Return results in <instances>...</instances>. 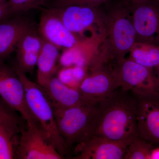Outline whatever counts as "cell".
<instances>
[{
  "label": "cell",
  "mask_w": 159,
  "mask_h": 159,
  "mask_svg": "<svg viewBox=\"0 0 159 159\" xmlns=\"http://www.w3.org/2000/svg\"><path fill=\"white\" fill-rule=\"evenodd\" d=\"M137 111L134 95L131 92L118 89L98 102L90 127L83 141L93 136H99L127 146L140 136Z\"/></svg>",
  "instance_id": "6da1fadb"
},
{
  "label": "cell",
  "mask_w": 159,
  "mask_h": 159,
  "mask_svg": "<svg viewBox=\"0 0 159 159\" xmlns=\"http://www.w3.org/2000/svg\"><path fill=\"white\" fill-rule=\"evenodd\" d=\"M103 5L105 42L102 51L107 63H116L125 59L135 43V31L127 3L111 0Z\"/></svg>",
  "instance_id": "7a4b0ae2"
},
{
  "label": "cell",
  "mask_w": 159,
  "mask_h": 159,
  "mask_svg": "<svg viewBox=\"0 0 159 159\" xmlns=\"http://www.w3.org/2000/svg\"><path fill=\"white\" fill-rule=\"evenodd\" d=\"M14 67L24 85L26 101L31 113L58 152L64 157L67 153L68 147L58 131L54 108L51 102L37 83L30 80L27 74L21 71L16 66Z\"/></svg>",
  "instance_id": "3957f363"
},
{
  "label": "cell",
  "mask_w": 159,
  "mask_h": 159,
  "mask_svg": "<svg viewBox=\"0 0 159 159\" xmlns=\"http://www.w3.org/2000/svg\"><path fill=\"white\" fill-rule=\"evenodd\" d=\"M98 103L85 102L66 108H54L55 121L61 135L68 147L85 139Z\"/></svg>",
  "instance_id": "277c9868"
},
{
  "label": "cell",
  "mask_w": 159,
  "mask_h": 159,
  "mask_svg": "<svg viewBox=\"0 0 159 159\" xmlns=\"http://www.w3.org/2000/svg\"><path fill=\"white\" fill-rule=\"evenodd\" d=\"M109 65L123 90L135 95L159 93L153 69L141 65L129 58Z\"/></svg>",
  "instance_id": "5b68a950"
},
{
  "label": "cell",
  "mask_w": 159,
  "mask_h": 159,
  "mask_svg": "<svg viewBox=\"0 0 159 159\" xmlns=\"http://www.w3.org/2000/svg\"><path fill=\"white\" fill-rule=\"evenodd\" d=\"M0 97L13 110L18 112L27 126L39 125L26 101L25 91L14 67L0 61Z\"/></svg>",
  "instance_id": "8992f818"
},
{
  "label": "cell",
  "mask_w": 159,
  "mask_h": 159,
  "mask_svg": "<svg viewBox=\"0 0 159 159\" xmlns=\"http://www.w3.org/2000/svg\"><path fill=\"white\" fill-rule=\"evenodd\" d=\"M88 70L78 89L85 102L98 103L120 88L111 66L107 63L93 66Z\"/></svg>",
  "instance_id": "52a82bcc"
},
{
  "label": "cell",
  "mask_w": 159,
  "mask_h": 159,
  "mask_svg": "<svg viewBox=\"0 0 159 159\" xmlns=\"http://www.w3.org/2000/svg\"><path fill=\"white\" fill-rule=\"evenodd\" d=\"M64 158L39 125L27 126L20 133L16 159Z\"/></svg>",
  "instance_id": "ba28073f"
},
{
  "label": "cell",
  "mask_w": 159,
  "mask_h": 159,
  "mask_svg": "<svg viewBox=\"0 0 159 159\" xmlns=\"http://www.w3.org/2000/svg\"><path fill=\"white\" fill-rule=\"evenodd\" d=\"M128 5L135 31L136 43L159 45V1L151 0Z\"/></svg>",
  "instance_id": "9c48e42d"
},
{
  "label": "cell",
  "mask_w": 159,
  "mask_h": 159,
  "mask_svg": "<svg viewBox=\"0 0 159 159\" xmlns=\"http://www.w3.org/2000/svg\"><path fill=\"white\" fill-rule=\"evenodd\" d=\"M134 95L139 136L155 146H159V93Z\"/></svg>",
  "instance_id": "30bf717a"
},
{
  "label": "cell",
  "mask_w": 159,
  "mask_h": 159,
  "mask_svg": "<svg viewBox=\"0 0 159 159\" xmlns=\"http://www.w3.org/2000/svg\"><path fill=\"white\" fill-rule=\"evenodd\" d=\"M57 15L69 31L74 34H81L94 25L103 30L102 6L92 7L81 5H69L49 8Z\"/></svg>",
  "instance_id": "8fae6325"
},
{
  "label": "cell",
  "mask_w": 159,
  "mask_h": 159,
  "mask_svg": "<svg viewBox=\"0 0 159 159\" xmlns=\"http://www.w3.org/2000/svg\"><path fill=\"white\" fill-rule=\"evenodd\" d=\"M37 25L40 35L44 40L60 49L73 48L80 42L76 34L67 29L58 16L49 8L41 9Z\"/></svg>",
  "instance_id": "7c38bea8"
},
{
  "label": "cell",
  "mask_w": 159,
  "mask_h": 159,
  "mask_svg": "<svg viewBox=\"0 0 159 159\" xmlns=\"http://www.w3.org/2000/svg\"><path fill=\"white\" fill-rule=\"evenodd\" d=\"M127 146L104 137L93 136L76 145L74 159H122Z\"/></svg>",
  "instance_id": "4fadbf2b"
},
{
  "label": "cell",
  "mask_w": 159,
  "mask_h": 159,
  "mask_svg": "<svg viewBox=\"0 0 159 159\" xmlns=\"http://www.w3.org/2000/svg\"><path fill=\"white\" fill-rule=\"evenodd\" d=\"M36 25L25 15L0 20V61H4L15 51L23 35Z\"/></svg>",
  "instance_id": "5bb4252c"
},
{
  "label": "cell",
  "mask_w": 159,
  "mask_h": 159,
  "mask_svg": "<svg viewBox=\"0 0 159 159\" xmlns=\"http://www.w3.org/2000/svg\"><path fill=\"white\" fill-rule=\"evenodd\" d=\"M43 43L37 25L27 31L20 39L15 49L16 66L25 74H32L36 66Z\"/></svg>",
  "instance_id": "9a60e30c"
},
{
  "label": "cell",
  "mask_w": 159,
  "mask_h": 159,
  "mask_svg": "<svg viewBox=\"0 0 159 159\" xmlns=\"http://www.w3.org/2000/svg\"><path fill=\"white\" fill-rule=\"evenodd\" d=\"M40 87L53 108H68L85 102L78 89L67 85L57 76L52 77L46 84Z\"/></svg>",
  "instance_id": "2e32d148"
},
{
  "label": "cell",
  "mask_w": 159,
  "mask_h": 159,
  "mask_svg": "<svg viewBox=\"0 0 159 159\" xmlns=\"http://www.w3.org/2000/svg\"><path fill=\"white\" fill-rule=\"evenodd\" d=\"M60 50L56 46L44 40L36 65L37 83L40 86L44 85L56 75L57 62L60 57Z\"/></svg>",
  "instance_id": "e0dca14e"
},
{
  "label": "cell",
  "mask_w": 159,
  "mask_h": 159,
  "mask_svg": "<svg viewBox=\"0 0 159 159\" xmlns=\"http://www.w3.org/2000/svg\"><path fill=\"white\" fill-rule=\"evenodd\" d=\"M129 53V58L146 67L153 69L159 65V45L135 43Z\"/></svg>",
  "instance_id": "ac0fdd59"
},
{
  "label": "cell",
  "mask_w": 159,
  "mask_h": 159,
  "mask_svg": "<svg viewBox=\"0 0 159 159\" xmlns=\"http://www.w3.org/2000/svg\"><path fill=\"white\" fill-rule=\"evenodd\" d=\"M20 127L0 126V159H16Z\"/></svg>",
  "instance_id": "d6986e66"
},
{
  "label": "cell",
  "mask_w": 159,
  "mask_h": 159,
  "mask_svg": "<svg viewBox=\"0 0 159 159\" xmlns=\"http://www.w3.org/2000/svg\"><path fill=\"white\" fill-rule=\"evenodd\" d=\"M154 147L142 137H137L127 145L124 159H150Z\"/></svg>",
  "instance_id": "ffe728a7"
},
{
  "label": "cell",
  "mask_w": 159,
  "mask_h": 159,
  "mask_svg": "<svg viewBox=\"0 0 159 159\" xmlns=\"http://www.w3.org/2000/svg\"><path fill=\"white\" fill-rule=\"evenodd\" d=\"M48 0H7L9 17L25 15L32 9L44 6Z\"/></svg>",
  "instance_id": "44dd1931"
},
{
  "label": "cell",
  "mask_w": 159,
  "mask_h": 159,
  "mask_svg": "<svg viewBox=\"0 0 159 159\" xmlns=\"http://www.w3.org/2000/svg\"><path fill=\"white\" fill-rule=\"evenodd\" d=\"M110 1L111 0H48L44 6L46 8H53L76 5L99 7Z\"/></svg>",
  "instance_id": "7402d4cb"
},
{
  "label": "cell",
  "mask_w": 159,
  "mask_h": 159,
  "mask_svg": "<svg viewBox=\"0 0 159 159\" xmlns=\"http://www.w3.org/2000/svg\"><path fill=\"white\" fill-rule=\"evenodd\" d=\"M20 119L9 108L0 103V126L20 127Z\"/></svg>",
  "instance_id": "603a6c76"
},
{
  "label": "cell",
  "mask_w": 159,
  "mask_h": 159,
  "mask_svg": "<svg viewBox=\"0 0 159 159\" xmlns=\"http://www.w3.org/2000/svg\"><path fill=\"white\" fill-rule=\"evenodd\" d=\"M8 18L10 17L7 0L0 2V20Z\"/></svg>",
  "instance_id": "cb8c5ba5"
},
{
  "label": "cell",
  "mask_w": 159,
  "mask_h": 159,
  "mask_svg": "<svg viewBox=\"0 0 159 159\" xmlns=\"http://www.w3.org/2000/svg\"><path fill=\"white\" fill-rule=\"evenodd\" d=\"M150 159H159V146L154 147L151 153Z\"/></svg>",
  "instance_id": "d4e9b609"
},
{
  "label": "cell",
  "mask_w": 159,
  "mask_h": 159,
  "mask_svg": "<svg viewBox=\"0 0 159 159\" xmlns=\"http://www.w3.org/2000/svg\"><path fill=\"white\" fill-rule=\"evenodd\" d=\"M122 1L129 5H136V4L147 2L151 0H122Z\"/></svg>",
  "instance_id": "484cf974"
},
{
  "label": "cell",
  "mask_w": 159,
  "mask_h": 159,
  "mask_svg": "<svg viewBox=\"0 0 159 159\" xmlns=\"http://www.w3.org/2000/svg\"><path fill=\"white\" fill-rule=\"evenodd\" d=\"M154 73L156 78L157 84L159 89V65L153 69Z\"/></svg>",
  "instance_id": "4316f807"
},
{
  "label": "cell",
  "mask_w": 159,
  "mask_h": 159,
  "mask_svg": "<svg viewBox=\"0 0 159 159\" xmlns=\"http://www.w3.org/2000/svg\"><path fill=\"white\" fill-rule=\"evenodd\" d=\"M7 1V0H0V2H2V1Z\"/></svg>",
  "instance_id": "83f0119b"
},
{
  "label": "cell",
  "mask_w": 159,
  "mask_h": 159,
  "mask_svg": "<svg viewBox=\"0 0 159 159\" xmlns=\"http://www.w3.org/2000/svg\"><path fill=\"white\" fill-rule=\"evenodd\" d=\"M157 1H159V0H157Z\"/></svg>",
  "instance_id": "f1b7e54d"
}]
</instances>
